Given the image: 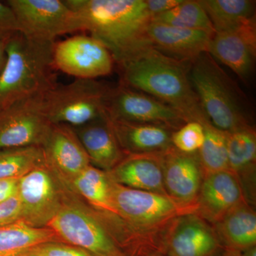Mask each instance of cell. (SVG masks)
<instances>
[{"label": "cell", "instance_id": "cell-4", "mask_svg": "<svg viewBox=\"0 0 256 256\" xmlns=\"http://www.w3.org/2000/svg\"><path fill=\"white\" fill-rule=\"evenodd\" d=\"M54 44L34 41L20 32L12 35L0 74V110L22 99L44 94L56 84Z\"/></svg>", "mask_w": 256, "mask_h": 256}, {"label": "cell", "instance_id": "cell-27", "mask_svg": "<svg viewBox=\"0 0 256 256\" xmlns=\"http://www.w3.org/2000/svg\"><path fill=\"white\" fill-rule=\"evenodd\" d=\"M45 162L44 154L40 146L1 150L0 180H20Z\"/></svg>", "mask_w": 256, "mask_h": 256}, {"label": "cell", "instance_id": "cell-34", "mask_svg": "<svg viewBox=\"0 0 256 256\" xmlns=\"http://www.w3.org/2000/svg\"><path fill=\"white\" fill-rule=\"evenodd\" d=\"M18 178L0 180V204L18 196Z\"/></svg>", "mask_w": 256, "mask_h": 256}, {"label": "cell", "instance_id": "cell-1", "mask_svg": "<svg viewBox=\"0 0 256 256\" xmlns=\"http://www.w3.org/2000/svg\"><path fill=\"white\" fill-rule=\"evenodd\" d=\"M78 14L82 32L98 40L120 66L152 46L146 28L152 16L146 0H65Z\"/></svg>", "mask_w": 256, "mask_h": 256}, {"label": "cell", "instance_id": "cell-20", "mask_svg": "<svg viewBox=\"0 0 256 256\" xmlns=\"http://www.w3.org/2000/svg\"><path fill=\"white\" fill-rule=\"evenodd\" d=\"M228 170L244 193L246 202L256 203V132L254 126L244 128L228 136Z\"/></svg>", "mask_w": 256, "mask_h": 256}, {"label": "cell", "instance_id": "cell-38", "mask_svg": "<svg viewBox=\"0 0 256 256\" xmlns=\"http://www.w3.org/2000/svg\"><path fill=\"white\" fill-rule=\"evenodd\" d=\"M146 256H165L164 255V254H162V252H152V254H148V255H146Z\"/></svg>", "mask_w": 256, "mask_h": 256}, {"label": "cell", "instance_id": "cell-39", "mask_svg": "<svg viewBox=\"0 0 256 256\" xmlns=\"http://www.w3.org/2000/svg\"></svg>", "mask_w": 256, "mask_h": 256}, {"label": "cell", "instance_id": "cell-32", "mask_svg": "<svg viewBox=\"0 0 256 256\" xmlns=\"http://www.w3.org/2000/svg\"><path fill=\"white\" fill-rule=\"evenodd\" d=\"M16 32H18V22L12 10L6 3L0 2V34Z\"/></svg>", "mask_w": 256, "mask_h": 256}, {"label": "cell", "instance_id": "cell-13", "mask_svg": "<svg viewBox=\"0 0 256 256\" xmlns=\"http://www.w3.org/2000/svg\"><path fill=\"white\" fill-rule=\"evenodd\" d=\"M208 53L244 80L252 77L256 57V21L252 18L238 28L214 33Z\"/></svg>", "mask_w": 256, "mask_h": 256}, {"label": "cell", "instance_id": "cell-9", "mask_svg": "<svg viewBox=\"0 0 256 256\" xmlns=\"http://www.w3.org/2000/svg\"><path fill=\"white\" fill-rule=\"evenodd\" d=\"M44 94L22 99L0 110V150L43 146L53 124L45 112Z\"/></svg>", "mask_w": 256, "mask_h": 256}, {"label": "cell", "instance_id": "cell-7", "mask_svg": "<svg viewBox=\"0 0 256 256\" xmlns=\"http://www.w3.org/2000/svg\"><path fill=\"white\" fill-rule=\"evenodd\" d=\"M18 32L34 41L55 43L56 38L82 32L78 14L62 0H9Z\"/></svg>", "mask_w": 256, "mask_h": 256}, {"label": "cell", "instance_id": "cell-21", "mask_svg": "<svg viewBox=\"0 0 256 256\" xmlns=\"http://www.w3.org/2000/svg\"><path fill=\"white\" fill-rule=\"evenodd\" d=\"M73 128L86 152L90 164L95 168L108 172L126 156L116 139L107 116Z\"/></svg>", "mask_w": 256, "mask_h": 256}, {"label": "cell", "instance_id": "cell-8", "mask_svg": "<svg viewBox=\"0 0 256 256\" xmlns=\"http://www.w3.org/2000/svg\"><path fill=\"white\" fill-rule=\"evenodd\" d=\"M66 188L46 162L20 178L21 220L32 226L46 227L60 210Z\"/></svg>", "mask_w": 256, "mask_h": 256}, {"label": "cell", "instance_id": "cell-30", "mask_svg": "<svg viewBox=\"0 0 256 256\" xmlns=\"http://www.w3.org/2000/svg\"><path fill=\"white\" fill-rule=\"evenodd\" d=\"M92 256L80 248L64 242L40 244L23 252L20 256Z\"/></svg>", "mask_w": 256, "mask_h": 256}, {"label": "cell", "instance_id": "cell-16", "mask_svg": "<svg viewBox=\"0 0 256 256\" xmlns=\"http://www.w3.org/2000/svg\"><path fill=\"white\" fill-rule=\"evenodd\" d=\"M244 202L242 188L232 172L224 170L210 173L204 176L195 213L214 225Z\"/></svg>", "mask_w": 256, "mask_h": 256}, {"label": "cell", "instance_id": "cell-37", "mask_svg": "<svg viewBox=\"0 0 256 256\" xmlns=\"http://www.w3.org/2000/svg\"><path fill=\"white\" fill-rule=\"evenodd\" d=\"M220 256H240V252L235 250H226Z\"/></svg>", "mask_w": 256, "mask_h": 256}, {"label": "cell", "instance_id": "cell-15", "mask_svg": "<svg viewBox=\"0 0 256 256\" xmlns=\"http://www.w3.org/2000/svg\"><path fill=\"white\" fill-rule=\"evenodd\" d=\"M45 161L68 188L74 178L90 165L80 140L70 126L53 124L42 146Z\"/></svg>", "mask_w": 256, "mask_h": 256}, {"label": "cell", "instance_id": "cell-36", "mask_svg": "<svg viewBox=\"0 0 256 256\" xmlns=\"http://www.w3.org/2000/svg\"><path fill=\"white\" fill-rule=\"evenodd\" d=\"M240 256H256V246L240 252Z\"/></svg>", "mask_w": 256, "mask_h": 256}, {"label": "cell", "instance_id": "cell-24", "mask_svg": "<svg viewBox=\"0 0 256 256\" xmlns=\"http://www.w3.org/2000/svg\"><path fill=\"white\" fill-rule=\"evenodd\" d=\"M57 242H62L52 229L32 226L21 220L0 227V256H20L40 244Z\"/></svg>", "mask_w": 256, "mask_h": 256}, {"label": "cell", "instance_id": "cell-5", "mask_svg": "<svg viewBox=\"0 0 256 256\" xmlns=\"http://www.w3.org/2000/svg\"><path fill=\"white\" fill-rule=\"evenodd\" d=\"M60 242L80 248L92 256H129L110 224L68 188L56 214L47 226Z\"/></svg>", "mask_w": 256, "mask_h": 256}, {"label": "cell", "instance_id": "cell-6", "mask_svg": "<svg viewBox=\"0 0 256 256\" xmlns=\"http://www.w3.org/2000/svg\"><path fill=\"white\" fill-rule=\"evenodd\" d=\"M110 87L90 79L56 84L44 96V106L52 124L72 128L106 117V100Z\"/></svg>", "mask_w": 256, "mask_h": 256}, {"label": "cell", "instance_id": "cell-28", "mask_svg": "<svg viewBox=\"0 0 256 256\" xmlns=\"http://www.w3.org/2000/svg\"><path fill=\"white\" fill-rule=\"evenodd\" d=\"M151 22L215 33L210 18L198 0H182L173 9L152 18Z\"/></svg>", "mask_w": 256, "mask_h": 256}, {"label": "cell", "instance_id": "cell-2", "mask_svg": "<svg viewBox=\"0 0 256 256\" xmlns=\"http://www.w3.org/2000/svg\"><path fill=\"white\" fill-rule=\"evenodd\" d=\"M190 62L176 60L152 46L118 66L120 84L158 99L178 111L186 122H210L190 82Z\"/></svg>", "mask_w": 256, "mask_h": 256}, {"label": "cell", "instance_id": "cell-17", "mask_svg": "<svg viewBox=\"0 0 256 256\" xmlns=\"http://www.w3.org/2000/svg\"><path fill=\"white\" fill-rule=\"evenodd\" d=\"M214 33L150 22L146 36L151 46L176 60L192 62L208 52Z\"/></svg>", "mask_w": 256, "mask_h": 256}, {"label": "cell", "instance_id": "cell-18", "mask_svg": "<svg viewBox=\"0 0 256 256\" xmlns=\"http://www.w3.org/2000/svg\"><path fill=\"white\" fill-rule=\"evenodd\" d=\"M108 120L126 156L164 154L174 148L172 134L174 130L168 126Z\"/></svg>", "mask_w": 256, "mask_h": 256}, {"label": "cell", "instance_id": "cell-29", "mask_svg": "<svg viewBox=\"0 0 256 256\" xmlns=\"http://www.w3.org/2000/svg\"><path fill=\"white\" fill-rule=\"evenodd\" d=\"M203 124L196 121L186 122L172 134V144L175 149L188 154L198 152L204 142Z\"/></svg>", "mask_w": 256, "mask_h": 256}, {"label": "cell", "instance_id": "cell-23", "mask_svg": "<svg viewBox=\"0 0 256 256\" xmlns=\"http://www.w3.org/2000/svg\"><path fill=\"white\" fill-rule=\"evenodd\" d=\"M67 188L77 196L82 197L98 213L107 218H114L110 180L107 172L89 165Z\"/></svg>", "mask_w": 256, "mask_h": 256}, {"label": "cell", "instance_id": "cell-31", "mask_svg": "<svg viewBox=\"0 0 256 256\" xmlns=\"http://www.w3.org/2000/svg\"><path fill=\"white\" fill-rule=\"evenodd\" d=\"M21 220V205L18 196L0 204V227Z\"/></svg>", "mask_w": 256, "mask_h": 256}, {"label": "cell", "instance_id": "cell-14", "mask_svg": "<svg viewBox=\"0 0 256 256\" xmlns=\"http://www.w3.org/2000/svg\"><path fill=\"white\" fill-rule=\"evenodd\" d=\"M162 162L166 194L195 213L204 176L198 152L188 154L173 148L163 154Z\"/></svg>", "mask_w": 256, "mask_h": 256}, {"label": "cell", "instance_id": "cell-19", "mask_svg": "<svg viewBox=\"0 0 256 256\" xmlns=\"http://www.w3.org/2000/svg\"><path fill=\"white\" fill-rule=\"evenodd\" d=\"M162 156H126L108 174L112 181L122 186L168 195L164 188Z\"/></svg>", "mask_w": 256, "mask_h": 256}, {"label": "cell", "instance_id": "cell-12", "mask_svg": "<svg viewBox=\"0 0 256 256\" xmlns=\"http://www.w3.org/2000/svg\"><path fill=\"white\" fill-rule=\"evenodd\" d=\"M225 250L213 226L196 213L175 218L163 237L165 256H220Z\"/></svg>", "mask_w": 256, "mask_h": 256}, {"label": "cell", "instance_id": "cell-11", "mask_svg": "<svg viewBox=\"0 0 256 256\" xmlns=\"http://www.w3.org/2000/svg\"><path fill=\"white\" fill-rule=\"evenodd\" d=\"M106 116L114 120L162 124L174 130L188 122L171 106L121 84L109 90Z\"/></svg>", "mask_w": 256, "mask_h": 256}, {"label": "cell", "instance_id": "cell-22", "mask_svg": "<svg viewBox=\"0 0 256 256\" xmlns=\"http://www.w3.org/2000/svg\"><path fill=\"white\" fill-rule=\"evenodd\" d=\"M226 250L242 252L256 246V208L244 202L214 224Z\"/></svg>", "mask_w": 256, "mask_h": 256}, {"label": "cell", "instance_id": "cell-3", "mask_svg": "<svg viewBox=\"0 0 256 256\" xmlns=\"http://www.w3.org/2000/svg\"><path fill=\"white\" fill-rule=\"evenodd\" d=\"M188 74L202 110L215 128L230 133L254 126L245 95L210 53L192 60Z\"/></svg>", "mask_w": 256, "mask_h": 256}, {"label": "cell", "instance_id": "cell-26", "mask_svg": "<svg viewBox=\"0 0 256 256\" xmlns=\"http://www.w3.org/2000/svg\"><path fill=\"white\" fill-rule=\"evenodd\" d=\"M204 129V142L198 152L204 175L228 170V136L210 122L202 124Z\"/></svg>", "mask_w": 256, "mask_h": 256}, {"label": "cell", "instance_id": "cell-25", "mask_svg": "<svg viewBox=\"0 0 256 256\" xmlns=\"http://www.w3.org/2000/svg\"><path fill=\"white\" fill-rule=\"evenodd\" d=\"M215 33L229 31L256 18V2L252 0H198Z\"/></svg>", "mask_w": 256, "mask_h": 256}, {"label": "cell", "instance_id": "cell-10", "mask_svg": "<svg viewBox=\"0 0 256 256\" xmlns=\"http://www.w3.org/2000/svg\"><path fill=\"white\" fill-rule=\"evenodd\" d=\"M52 63L76 79L96 80L110 75L114 62L109 50L89 34H78L54 44Z\"/></svg>", "mask_w": 256, "mask_h": 256}, {"label": "cell", "instance_id": "cell-33", "mask_svg": "<svg viewBox=\"0 0 256 256\" xmlns=\"http://www.w3.org/2000/svg\"><path fill=\"white\" fill-rule=\"evenodd\" d=\"M182 0H146V10L152 18L178 6Z\"/></svg>", "mask_w": 256, "mask_h": 256}, {"label": "cell", "instance_id": "cell-35", "mask_svg": "<svg viewBox=\"0 0 256 256\" xmlns=\"http://www.w3.org/2000/svg\"><path fill=\"white\" fill-rule=\"evenodd\" d=\"M13 34H0V74L4 68L6 58V46Z\"/></svg>", "mask_w": 256, "mask_h": 256}]
</instances>
